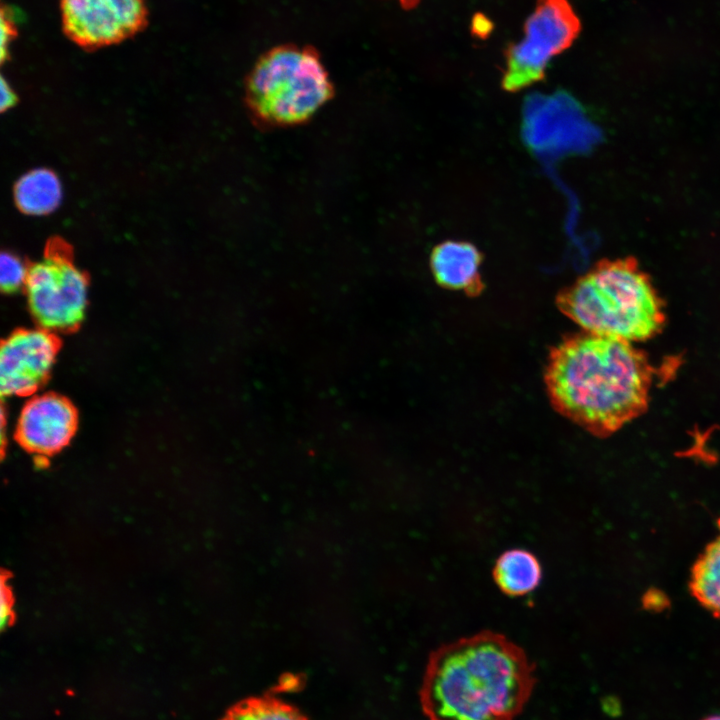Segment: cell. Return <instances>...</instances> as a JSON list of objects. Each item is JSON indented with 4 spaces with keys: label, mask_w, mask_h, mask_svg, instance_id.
Returning <instances> with one entry per match:
<instances>
[{
    "label": "cell",
    "mask_w": 720,
    "mask_h": 720,
    "mask_svg": "<svg viewBox=\"0 0 720 720\" xmlns=\"http://www.w3.org/2000/svg\"><path fill=\"white\" fill-rule=\"evenodd\" d=\"M535 663L504 634L485 630L429 655L419 700L429 720H514L536 684Z\"/></svg>",
    "instance_id": "cell-1"
},
{
    "label": "cell",
    "mask_w": 720,
    "mask_h": 720,
    "mask_svg": "<svg viewBox=\"0 0 720 720\" xmlns=\"http://www.w3.org/2000/svg\"><path fill=\"white\" fill-rule=\"evenodd\" d=\"M653 378L654 367L630 342L588 332L556 345L544 375L553 407L599 437L646 410Z\"/></svg>",
    "instance_id": "cell-2"
},
{
    "label": "cell",
    "mask_w": 720,
    "mask_h": 720,
    "mask_svg": "<svg viewBox=\"0 0 720 720\" xmlns=\"http://www.w3.org/2000/svg\"><path fill=\"white\" fill-rule=\"evenodd\" d=\"M557 305L585 332L630 343L654 337L665 322L663 301L633 258L599 263Z\"/></svg>",
    "instance_id": "cell-3"
},
{
    "label": "cell",
    "mask_w": 720,
    "mask_h": 720,
    "mask_svg": "<svg viewBox=\"0 0 720 720\" xmlns=\"http://www.w3.org/2000/svg\"><path fill=\"white\" fill-rule=\"evenodd\" d=\"M334 95L319 52L281 44L264 52L245 80V104L259 127L280 128L310 120Z\"/></svg>",
    "instance_id": "cell-4"
},
{
    "label": "cell",
    "mask_w": 720,
    "mask_h": 720,
    "mask_svg": "<svg viewBox=\"0 0 720 720\" xmlns=\"http://www.w3.org/2000/svg\"><path fill=\"white\" fill-rule=\"evenodd\" d=\"M24 288L32 315L43 329L64 331L83 319L87 278L72 262L63 241L48 243L44 258L29 267Z\"/></svg>",
    "instance_id": "cell-5"
},
{
    "label": "cell",
    "mask_w": 720,
    "mask_h": 720,
    "mask_svg": "<svg viewBox=\"0 0 720 720\" xmlns=\"http://www.w3.org/2000/svg\"><path fill=\"white\" fill-rule=\"evenodd\" d=\"M580 31L568 0H538L525 23V37L506 50L505 89H522L543 78L550 60L567 49Z\"/></svg>",
    "instance_id": "cell-6"
},
{
    "label": "cell",
    "mask_w": 720,
    "mask_h": 720,
    "mask_svg": "<svg viewBox=\"0 0 720 720\" xmlns=\"http://www.w3.org/2000/svg\"><path fill=\"white\" fill-rule=\"evenodd\" d=\"M66 35L82 47L115 44L140 31L145 0H61Z\"/></svg>",
    "instance_id": "cell-7"
},
{
    "label": "cell",
    "mask_w": 720,
    "mask_h": 720,
    "mask_svg": "<svg viewBox=\"0 0 720 720\" xmlns=\"http://www.w3.org/2000/svg\"><path fill=\"white\" fill-rule=\"evenodd\" d=\"M58 343L43 328L19 330L0 349V388L6 396L34 393L48 377L55 362Z\"/></svg>",
    "instance_id": "cell-8"
},
{
    "label": "cell",
    "mask_w": 720,
    "mask_h": 720,
    "mask_svg": "<svg viewBox=\"0 0 720 720\" xmlns=\"http://www.w3.org/2000/svg\"><path fill=\"white\" fill-rule=\"evenodd\" d=\"M76 426L77 414L68 400L55 394L36 395L21 409L16 437L29 452L49 456L70 442Z\"/></svg>",
    "instance_id": "cell-9"
},
{
    "label": "cell",
    "mask_w": 720,
    "mask_h": 720,
    "mask_svg": "<svg viewBox=\"0 0 720 720\" xmlns=\"http://www.w3.org/2000/svg\"><path fill=\"white\" fill-rule=\"evenodd\" d=\"M481 256L471 244L446 241L434 248L431 268L436 281L443 287L476 295L482 289Z\"/></svg>",
    "instance_id": "cell-10"
},
{
    "label": "cell",
    "mask_w": 720,
    "mask_h": 720,
    "mask_svg": "<svg viewBox=\"0 0 720 720\" xmlns=\"http://www.w3.org/2000/svg\"><path fill=\"white\" fill-rule=\"evenodd\" d=\"M492 577L502 593L510 597H521L538 587L542 578V567L532 552L513 548L498 556L492 569Z\"/></svg>",
    "instance_id": "cell-11"
},
{
    "label": "cell",
    "mask_w": 720,
    "mask_h": 720,
    "mask_svg": "<svg viewBox=\"0 0 720 720\" xmlns=\"http://www.w3.org/2000/svg\"><path fill=\"white\" fill-rule=\"evenodd\" d=\"M62 198L61 183L51 170L37 168L25 173L14 187V200L28 215H46L54 211Z\"/></svg>",
    "instance_id": "cell-12"
},
{
    "label": "cell",
    "mask_w": 720,
    "mask_h": 720,
    "mask_svg": "<svg viewBox=\"0 0 720 720\" xmlns=\"http://www.w3.org/2000/svg\"><path fill=\"white\" fill-rule=\"evenodd\" d=\"M718 525L720 529V519ZM689 589L707 611L720 618V534L695 561Z\"/></svg>",
    "instance_id": "cell-13"
},
{
    "label": "cell",
    "mask_w": 720,
    "mask_h": 720,
    "mask_svg": "<svg viewBox=\"0 0 720 720\" xmlns=\"http://www.w3.org/2000/svg\"><path fill=\"white\" fill-rule=\"evenodd\" d=\"M219 720H309L296 706L272 694L243 698L231 705Z\"/></svg>",
    "instance_id": "cell-14"
},
{
    "label": "cell",
    "mask_w": 720,
    "mask_h": 720,
    "mask_svg": "<svg viewBox=\"0 0 720 720\" xmlns=\"http://www.w3.org/2000/svg\"><path fill=\"white\" fill-rule=\"evenodd\" d=\"M29 267L10 252H3L0 257V284L3 291L11 293L24 288Z\"/></svg>",
    "instance_id": "cell-15"
},
{
    "label": "cell",
    "mask_w": 720,
    "mask_h": 720,
    "mask_svg": "<svg viewBox=\"0 0 720 720\" xmlns=\"http://www.w3.org/2000/svg\"><path fill=\"white\" fill-rule=\"evenodd\" d=\"M12 598L8 587L2 583L1 588V625L9 624L11 618Z\"/></svg>",
    "instance_id": "cell-16"
},
{
    "label": "cell",
    "mask_w": 720,
    "mask_h": 720,
    "mask_svg": "<svg viewBox=\"0 0 720 720\" xmlns=\"http://www.w3.org/2000/svg\"><path fill=\"white\" fill-rule=\"evenodd\" d=\"M16 101V96L12 89L6 83L5 79L1 80V110L4 111L10 108Z\"/></svg>",
    "instance_id": "cell-17"
},
{
    "label": "cell",
    "mask_w": 720,
    "mask_h": 720,
    "mask_svg": "<svg viewBox=\"0 0 720 720\" xmlns=\"http://www.w3.org/2000/svg\"><path fill=\"white\" fill-rule=\"evenodd\" d=\"M666 601L664 594L661 592L650 591L646 594L644 604L649 609L659 610L664 608Z\"/></svg>",
    "instance_id": "cell-18"
},
{
    "label": "cell",
    "mask_w": 720,
    "mask_h": 720,
    "mask_svg": "<svg viewBox=\"0 0 720 720\" xmlns=\"http://www.w3.org/2000/svg\"><path fill=\"white\" fill-rule=\"evenodd\" d=\"M402 8L412 9L417 6L420 0H398Z\"/></svg>",
    "instance_id": "cell-19"
},
{
    "label": "cell",
    "mask_w": 720,
    "mask_h": 720,
    "mask_svg": "<svg viewBox=\"0 0 720 720\" xmlns=\"http://www.w3.org/2000/svg\"><path fill=\"white\" fill-rule=\"evenodd\" d=\"M703 720H720V715L710 716V717H707V718H705V719H703Z\"/></svg>",
    "instance_id": "cell-20"
}]
</instances>
